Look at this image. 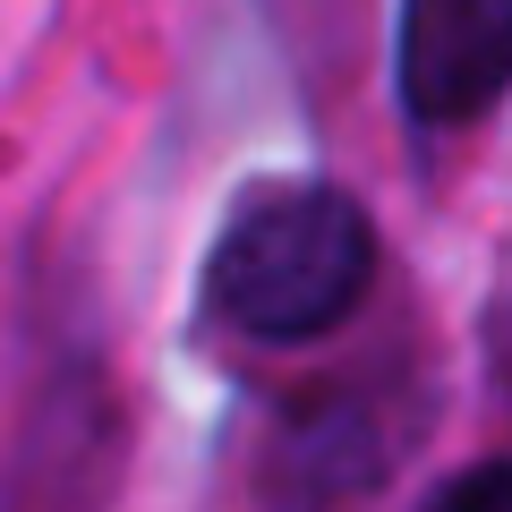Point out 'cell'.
Masks as SVG:
<instances>
[{
    "label": "cell",
    "mask_w": 512,
    "mask_h": 512,
    "mask_svg": "<svg viewBox=\"0 0 512 512\" xmlns=\"http://www.w3.org/2000/svg\"><path fill=\"white\" fill-rule=\"evenodd\" d=\"M376 282V222L333 180H282L239 197L205 256V308L248 342H325Z\"/></svg>",
    "instance_id": "obj_1"
},
{
    "label": "cell",
    "mask_w": 512,
    "mask_h": 512,
    "mask_svg": "<svg viewBox=\"0 0 512 512\" xmlns=\"http://www.w3.org/2000/svg\"><path fill=\"white\" fill-rule=\"evenodd\" d=\"M410 436H419V402L393 376H333L282 402L265 427V504L274 512H350L402 470Z\"/></svg>",
    "instance_id": "obj_2"
},
{
    "label": "cell",
    "mask_w": 512,
    "mask_h": 512,
    "mask_svg": "<svg viewBox=\"0 0 512 512\" xmlns=\"http://www.w3.org/2000/svg\"><path fill=\"white\" fill-rule=\"evenodd\" d=\"M402 111L419 128H470L512 86V0H419L393 35Z\"/></svg>",
    "instance_id": "obj_3"
},
{
    "label": "cell",
    "mask_w": 512,
    "mask_h": 512,
    "mask_svg": "<svg viewBox=\"0 0 512 512\" xmlns=\"http://www.w3.org/2000/svg\"><path fill=\"white\" fill-rule=\"evenodd\" d=\"M111 461H120V402L86 367H69L26 410V444H18V478L9 487H18L26 512H86L111 487Z\"/></svg>",
    "instance_id": "obj_4"
},
{
    "label": "cell",
    "mask_w": 512,
    "mask_h": 512,
    "mask_svg": "<svg viewBox=\"0 0 512 512\" xmlns=\"http://www.w3.org/2000/svg\"><path fill=\"white\" fill-rule=\"evenodd\" d=\"M427 512H512V461H478V470H461L453 487H436Z\"/></svg>",
    "instance_id": "obj_5"
}]
</instances>
